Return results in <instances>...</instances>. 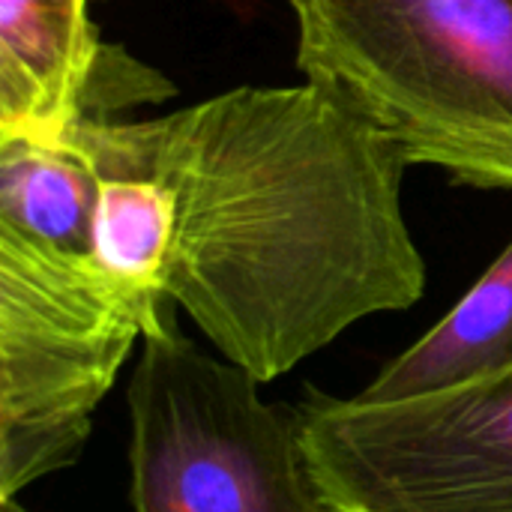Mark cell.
Masks as SVG:
<instances>
[{
  "mask_svg": "<svg viewBox=\"0 0 512 512\" xmlns=\"http://www.w3.org/2000/svg\"><path fill=\"white\" fill-rule=\"evenodd\" d=\"M168 303L0 225V501L78 462L96 408Z\"/></svg>",
  "mask_w": 512,
  "mask_h": 512,
  "instance_id": "obj_3",
  "label": "cell"
},
{
  "mask_svg": "<svg viewBox=\"0 0 512 512\" xmlns=\"http://www.w3.org/2000/svg\"><path fill=\"white\" fill-rule=\"evenodd\" d=\"M0 512H24L15 501H0Z\"/></svg>",
  "mask_w": 512,
  "mask_h": 512,
  "instance_id": "obj_10",
  "label": "cell"
},
{
  "mask_svg": "<svg viewBox=\"0 0 512 512\" xmlns=\"http://www.w3.org/2000/svg\"><path fill=\"white\" fill-rule=\"evenodd\" d=\"M93 207L96 177L72 147L0 135V225L90 255Z\"/></svg>",
  "mask_w": 512,
  "mask_h": 512,
  "instance_id": "obj_8",
  "label": "cell"
},
{
  "mask_svg": "<svg viewBox=\"0 0 512 512\" xmlns=\"http://www.w3.org/2000/svg\"><path fill=\"white\" fill-rule=\"evenodd\" d=\"M512 369V243L480 282L360 393L408 399Z\"/></svg>",
  "mask_w": 512,
  "mask_h": 512,
  "instance_id": "obj_7",
  "label": "cell"
},
{
  "mask_svg": "<svg viewBox=\"0 0 512 512\" xmlns=\"http://www.w3.org/2000/svg\"><path fill=\"white\" fill-rule=\"evenodd\" d=\"M297 417L333 512H512V369L408 399L312 393Z\"/></svg>",
  "mask_w": 512,
  "mask_h": 512,
  "instance_id": "obj_5",
  "label": "cell"
},
{
  "mask_svg": "<svg viewBox=\"0 0 512 512\" xmlns=\"http://www.w3.org/2000/svg\"><path fill=\"white\" fill-rule=\"evenodd\" d=\"M90 0H0V135L63 144L102 42Z\"/></svg>",
  "mask_w": 512,
  "mask_h": 512,
  "instance_id": "obj_6",
  "label": "cell"
},
{
  "mask_svg": "<svg viewBox=\"0 0 512 512\" xmlns=\"http://www.w3.org/2000/svg\"><path fill=\"white\" fill-rule=\"evenodd\" d=\"M297 69L408 165L512 189V0H291Z\"/></svg>",
  "mask_w": 512,
  "mask_h": 512,
  "instance_id": "obj_2",
  "label": "cell"
},
{
  "mask_svg": "<svg viewBox=\"0 0 512 512\" xmlns=\"http://www.w3.org/2000/svg\"><path fill=\"white\" fill-rule=\"evenodd\" d=\"M111 126L174 195L165 300L261 384L423 297L405 156L315 84L234 87Z\"/></svg>",
  "mask_w": 512,
  "mask_h": 512,
  "instance_id": "obj_1",
  "label": "cell"
},
{
  "mask_svg": "<svg viewBox=\"0 0 512 512\" xmlns=\"http://www.w3.org/2000/svg\"><path fill=\"white\" fill-rule=\"evenodd\" d=\"M174 309L144 333L126 390L132 512H333L297 408L264 402L252 372L195 348Z\"/></svg>",
  "mask_w": 512,
  "mask_h": 512,
  "instance_id": "obj_4",
  "label": "cell"
},
{
  "mask_svg": "<svg viewBox=\"0 0 512 512\" xmlns=\"http://www.w3.org/2000/svg\"><path fill=\"white\" fill-rule=\"evenodd\" d=\"M165 93H171V84H165L153 69H144L117 45H102L84 93L81 120H111L117 108L165 99Z\"/></svg>",
  "mask_w": 512,
  "mask_h": 512,
  "instance_id": "obj_9",
  "label": "cell"
}]
</instances>
